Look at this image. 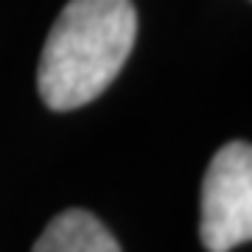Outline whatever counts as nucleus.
<instances>
[{"label":"nucleus","mask_w":252,"mask_h":252,"mask_svg":"<svg viewBox=\"0 0 252 252\" xmlns=\"http://www.w3.org/2000/svg\"><path fill=\"white\" fill-rule=\"evenodd\" d=\"M137 36L132 0H67L48 34L36 87L45 107L70 112L107 90Z\"/></svg>","instance_id":"nucleus-1"},{"label":"nucleus","mask_w":252,"mask_h":252,"mask_svg":"<svg viewBox=\"0 0 252 252\" xmlns=\"http://www.w3.org/2000/svg\"><path fill=\"white\" fill-rule=\"evenodd\" d=\"M199 238L207 252H230L252 241V146H221L202 180Z\"/></svg>","instance_id":"nucleus-2"},{"label":"nucleus","mask_w":252,"mask_h":252,"mask_svg":"<svg viewBox=\"0 0 252 252\" xmlns=\"http://www.w3.org/2000/svg\"><path fill=\"white\" fill-rule=\"evenodd\" d=\"M31 252H121V247L93 213L70 207L45 227Z\"/></svg>","instance_id":"nucleus-3"}]
</instances>
